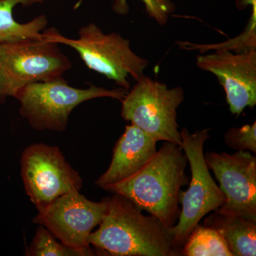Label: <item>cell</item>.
Instances as JSON below:
<instances>
[{"label":"cell","instance_id":"13","mask_svg":"<svg viewBox=\"0 0 256 256\" xmlns=\"http://www.w3.org/2000/svg\"><path fill=\"white\" fill-rule=\"evenodd\" d=\"M226 242L233 256L256 255V220L216 210L204 222Z\"/></svg>","mask_w":256,"mask_h":256},{"label":"cell","instance_id":"11","mask_svg":"<svg viewBox=\"0 0 256 256\" xmlns=\"http://www.w3.org/2000/svg\"><path fill=\"white\" fill-rule=\"evenodd\" d=\"M198 68L214 74L224 87L229 110L236 116L246 108L256 105V50L233 54L217 50L206 56L198 55Z\"/></svg>","mask_w":256,"mask_h":256},{"label":"cell","instance_id":"12","mask_svg":"<svg viewBox=\"0 0 256 256\" xmlns=\"http://www.w3.org/2000/svg\"><path fill=\"white\" fill-rule=\"evenodd\" d=\"M156 142L134 124L126 126L114 146L110 166L96 184L104 190L136 174L156 154Z\"/></svg>","mask_w":256,"mask_h":256},{"label":"cell","instance_id":"14","mask_svg":"<svg viewBox=\"0 0 256 256\" xmlns=\"http://www.w3.org/2000/svg\"><path fill=\"white\" fill-rule=\"evenodd\" d=\"M43 1L44 0H0V44L43 36L41 32L46 28L48 22L44 15L26 24L18 23L13 16V10L16 5L28 6Z\"/></svg>","mask_w":256,"mask_h":256},{"label":"cell","instance_id":"5","mask_svg":"<svg viewBox=\"0 0 256 256\" xmlns=\"http://www.w3.org/2000/svg\"><path fill=\"white\" fill-rule=\"evenodd\" d=\"M52 41L72 47L89 68L114 80L126 90L130 88L128 78L137 82L149 62L131 50L130 42L118 34H104L90 24L79 30L77 40L66 38L54 28L44 32Z\"/></svg>","mask_w":256,"mask_h":256},{"label":"cell","instance_id":"7","mask_svg":"<svg viewBox=\"0 0 256 256\" xmlns=\"http://www.w3.org/2000/svg\"><path fill=\"white\" fill-rule=\"evenodd\" d=\"M184 100V92L181 87L169 88L143 75L121 101V116L156 142L182 146L176 110Z\"/></svg>","mask_w":256,"mask_h":256},{"label":"cell","instance_id":"4","mask_svg":"<svg viewBox=\"0 0 256 256\" xmlns=\"http://www.w3.org/2000/svg\"><path fill=\"white\" fill-rule=\"evenodd\" d=\"M128 90L122 88L108 90L92 86L76 88L63 78L28 84L14 96L20 102V114L37 130L60 131L66 129L72 110L85 101L98 98H111L120 101Z\"/></svg>","mask_w":256,"mask_h":256},{"label":"cell","instance_id":"1","mask_svg":"<svg viewBox=\"0 0 256 256\" xmlns=\"http://www.w3.org/2000/svg\"><path fill=\"white\" fill-rule=\"evenodd\" d=\"M108 208L89 245L102 256H180L170 227L154 216H146L122 195L108 197Z\"/></svg>","mask_w":256,"mask_h":256},{"label":"cell","instance_id":"3","mask_svg":"<svg viewBox=\"0 0 256 256\" xmlns=\"http://www.w3.org/2000/svg\"><path fill=\"white\" fill-rule=\"evenodd\" d=\"M43 34L0 44V100L28 84L62 78L72 68L58 43Z\"/></svg>","mask_w":256,"mask_h":256},{"label":"cell","instance_id":"15","mask_svg":"<svg viewBox=\"0 0 256 256\" xmlns=\"http://www.w3.org/2000/svg\"><path fill=\"white\" fill-rule=\"evenodd\" d=\"M185 256H233L226 242L215 229L205 225L194 228L182 249Z\"/></svg>","mask_w":256,"mask_h":256},{"label":"cell","instance_id":"16","mask_svg":"<svg viewBox=\"0 0 256 256\" xmlns=\"http://www.w3.org/2000/svg\"><path fill=\"white\" fill-rule=\"evenodd\" d=\"M25 255L28 256H92V254L76 250L64 245L43 226L36 228Z\"/></svg>","mask_w":256,"mask_h":256},{"label":"cell","instance_id":"9","mask_svg":"<svg viewBox=\"0 0 256 256\" xmlns=\"http://www.w3.org/2000/svg\"><path fill=\"white\" fill-rule=\"evenodd\" d=\"M108 204V197L96 202L88 200L80 192H69L38 212L32 220L45 227L66 246L95 256L88 239L104 220Z\"/></svg>","mask_w":256,"mask_h":256},{"label":"cell","instance_id":"2","mask_svg":"<svg viewBox=\"0 0 256 256\" xmlns=\"http://www.w3.org/2000/svg\"><path fill=\"white\" fill-rule=\"evenodd\" d=\"M188 164L182 146L164 142L136 174L104 190L122 195L139 210L172 228L178 223L181 212L178 204L182 188L190 183Z\"/></svg>","mask_w":256,"mask_h":256},{"label":"cell","instance_id":"6","mask_svg":"<svg viewBox=\"0 0 256 256\" xmlns=\"http://www.w3.org/2000/svg\"><path fill=\"white\" fill-rule=\"evenodd\" d=\"M210 129L190 133L183 128L181 132L182 146L191 170L188 188L181 192V212L176 225L172 227L174 244L182 249L188 235L205 216L218 210L225 202V196L210 174L204 153V148L210 138Z\"/></svg>","mask_w":256,"mask_h":256},{"label":"cell","instance_id":"10","mask_svg":"<svg viewBox=\"0 0 256 256\" xmlns=\"http://www.w3.org/2000/svg\"><path fill=\"white\" fill-rule=\"evenodd\" d=\"M204 158L225 196L224 204L217 210L256 220V156L248 151L210 152Z\"/></svg>","mask_w":256,"mask_h":256},{"label":"cell","instance_id":"18","mask_svg":"<svg viewBox=\"0 0 256 256\" xmlns=\"http://www.w3.org/2000/svg\"><path fill=\"white\" fill-rule=\"evenodd\" d=\"M224 142L236 151L256 152V122L240 128H232L224 134Z\"/></svg>","mask_w":256,"mask_h":256},{"label":"cell","instance_id":"8","mask_svg":"<svg viewBox=\"0 0 256 256\" xmlns=\"http://www.w3.org/2000/svg\"><path fill=\"white\" fill-rule=\"evenodd\" d=\"M21 176L30 201L37 210H45L62 195L80 192L82 180L56 146L34 144L24 150Z\"/></svg>","mask_w":256,"mask_h":256},{"label":"cell","instance_id":"17","mask_svg":"<svg viewBox=\"0 0 256 256\" xmlns=\"http://www.w3.org/2000/svg\"><path fill=\"white\" fill-rule=\"evenodd\" d=\"M146 6V11L151 18L159 24L164 25L168 22L170 14L175 10L174 4L171 0H141ZM114 9L116 12L126 14L128 12V6L126 0H116Z\"/></svg>","mask_w":256,"mask_h":256}]
</instances>
